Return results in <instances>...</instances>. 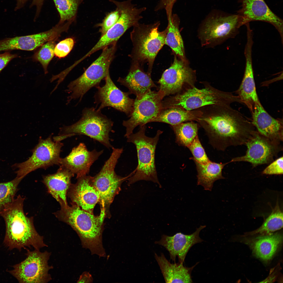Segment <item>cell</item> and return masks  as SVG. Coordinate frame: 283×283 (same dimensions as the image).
<instances>
[{
	"label": "cell",
	"instance_id": "cell-22",
	"mask_svg": "<svg viewBox=\"0 0 283 283\" xmlns=\"http://www.w3.org/2000/svg\"><path fill=\"white\" fill-rule=\"evenodd\" d=\"M244 53L246 59L245 71L237 93L242 104L246 105L252 113L255 104L259 100L257 94L254 78L252 49L249 47L245 48Z\"/></svg>",
	"mask_w": 283,
	"mask_h": 283
},
{
	"label": "cell",
	"instance_id": "cell-18",
	"mask_svg": "<svg viewBox=\"0 0 283 283\" xmlns=\"http://www.w3.org/2000/svg\"><path fill=\"white\" fill-rule=\"evenodd\" d=\"M77 179L76 183L71 184L67 196L71 204L93 214L94 208L99 201L100 195L94 184L93 177L85 175Z\"/></svg>",
	"mask_w": 283,
	"mask_h": 283
},
{
	"label": "cell",
	"instance_id": "cell-42",
	"mask_svg": "<svg viewBox=\"0 0 283 283\" xmlns=\"http://www.w3.org/2000/svg\"><path fill=\"white\" fill-rule=\"evenodd\" d=\"M45 0H32L30 7L35 6L36 7V11L34 19L36 20L39 16Z\"/></svg>",
	"mask_w": 283,
	"mask_h": 283
},
{
	"label": "cell",
	"instance_id": "cell-44",
	"mask_svg": "<svg viewBox=\"0 0 283 283\" xmlns=\"http://www.w3.org/2000/svg\"><path fill=\"white\" fill-rule=\"evenodd\" d=\"M28 0H17V6L16 9H17L22 7L28 1Z\"/></svg>",
	"mask_w": 283,
	"mask_h": 283
},
{
	"label": "cell",
	"instance_id": "cell-3",
	"mask_svg": "<svg viewBox=\"0 0 283 283\" xmlns=\"http://www.w3.org/2000/svg\"><path fill=\"white\" fill-rule=\"evenodd\" d=\"M60 205V209L53 214L56 217L76 231L83 247L89 249L92 254L105 257L102 242L104 211L101 210L99 216H95L74 204Z\"/></svg>",
	"mask_w": 283,
	"mask_h": 283
},
{
	"label": "cell",
	"instance_id": "cell-26",
	"mask_svg": "<svg viewBox=\"0 0 283 283\" xmlns=\"http://www.w3.org/2000/svg\"><path fill=\"white\" fill-rule=\"evenodd\" d=\"M133 22L127 15H121L116 23L104 35L88 52L91 55L110 45L116 43L117 41L129 28L133 26Z\"/></svg>",
	"mask_w": 283,
	"mask_h": 283
},
{
	"label": "cell",
	"instance_id": "cell-7",
	"mask_svg": "<svg viewBox=\"0 0 283 283\" xmlns=\"http://www.w3.org/2000/svg\"><path fill=\"white\" fill-rule=\"evenodd\" d=\"M116 49V43L106 47L102 49L99 57L79 77L68 85L66 92L69 94L66 104L71 101L79 99V102L91 89L99 86L109 73L110 65L113 60Z\"/></svg>",
	"mask_w": 283,
	"mask_h": 283
},
{
	"label": "cell",
	"instance_id": "cell-20",
	"mask_svg": "<svg viewBox=\"0 0 283 283\" xmlns=\"http://www.w3.org/2000/svg\"><path fill=\"white\" fill-rule=\"evenodd\" d=\"M205 227V225L200 226L195 232L190 235L179 232L172 236L163 235L161 240L155 242V243L165 247L169 253L170 259L174 262L177 256L178 262L183 263L191 247L195 244L203 241L200 237L199 234Z\"/></svg>",
	"mask_w": 283,
	"mask_h": 283
},
{
	"label": "cell",
	"instance_id": "cell-24",
	"mask_svg": "<svg viewBox=\"0 0 283 283\" xmlns=\"http://www.w3.org/2000/svg\"><path fill=\"white\" fill-rule=\"evenodd\" d=\"M117 81L128 88L130 94L135 95L138 99L152 88H157L151 78L150 72L146 73L139 67H132L127 76L119 78Z\"/></svg>",
	"mask_w": 283,
	"mask_h": 283
},
{
	"label": "cell",
	"instance_id": "cell-10",
	"mask_svg": "<svg viewBox=\"0 0 283 283\" xmlns=\"http://www.w3.org/2000/svg\"><path fill=\"white\" fill-rule=\"evenodd\" d=\"M112 153L99 172L93 177L94 184L100 195L101 210L105 216H109V208L115 196L119 193L122 183L133 174L123 177L117 175L115 169L118 160L123 152L122 148L113 147Z\"/></svg>",
	"mask_w": 283,
	"mask_h": 283
},
{
	"label": "cell",
	"instance_id": "cell-4",
	"mask_svg": "<svg viewBox=\"0 0 283 283\" xmlns=\"http://www.w3.org/2000/svg\"><path fill=\"white\" fill-rule=\"evenodd\" d=\"M201 83L204 86L202 89L195 86L162 101V108L177 107L191 111L210 105L241 103L238 96L217 89L208 82Z\"/></svg>",
	"mask_w": 283,
	"mask_h": 283
},
{
	"label": "cell",
	"instance_id": "cell-15",
	"mask_svg": "<svg viewBox=\"0 0 283 283\" xmlns=\"http://www.w3.org/2000/svg\"><path fill=\"white\" fill-rule=\"evenodd\" d=\"M247 149L245 154L233 158L230 161L249 162L253 167L268 164L282 150L280 144L275 143L255 130L246 142Z\"/></svg>",
	"mask_w": 283,
	"mask_h": 283
},
{
	"label": "cell",
	"instance_id": "cell-17",
	"mask_svg": "<svg viewBox=\"0 0 283 283\" xmlns=\"http://www.w3.org/2000/svg\"><path fill=\"white\" fill-rule=\"evenodd\" d=\"M241 8L237 14L242 18L244 25L254 21L269 23L278 31L283 42V20L270 10L264 0H241Z\"/></svg>",
	"mask_w": 283,
	"mask_h": 283
},
{
	"label": "cell",
	"instance_id": "cell-39",
	"mask_svg": "<svg viewBox=\"0 0 283 283\" xmlns=\"http://www.w3.org/2000/svg\"><path fill=\"white\" fill-rule=\"evenodd\" d=\"M263 174L266 175H282L283 173V157L282 156L270 163L263 171Z\"/></svg>",
	"mask_w": 283,
	"mask_h": 283
},
{
	"label": "cell",
	"instance_id": "cell-38",
	"mask_svg": "<svg viewBox=\"0 0 283 283\" xmlns=\"http://www.w3.org/2000/svg\"><path fill=\"white\" fill-rule=\"evenodd\" d=\"M74 42L72 38H66L60 41L55 46V55L60 58L65 57L72 50Z\"/></svg>",
	"mask_w": 283,
	"mask_h": 283
},
{
	"label": "cell",
	"instance_id": "cell-21",
	"mask_svg": "<svg viewBox=\"0 0 283 283\" xmlns=\"http://www.w3.org/2000/svg\"><path fill=\"white\" fill-rule=\"evenodd\" d=\"M252 123L260 134L271 141L280 144L283 139L282 120L271 116L260 101L254 104Z\"/></svg>",
	"mask_w": 283,
	"mask_h": 283
},
{
	"label": "cell",
	"instance_id": "cell-41",
	"mask_svg": "<svg viewBox=\"0 0 283 283\" xmlns=\"http://www.w3.org/2000/svg\"><path fill=\"white\" fill-rule=\"evenodd\" d=\"M18 57L17 54H12L8 51L0 54V72L12 59Z\"/></svg>",
	"mask_w": 283,
	"mask_h": 283
},
{
	"label": "cell",
	"instance_id": "cell-43",
	"mask_svg": "<svg viewBox=\"0 0 283 283\" xmlns=\"http://www.w3.org/2000/svg\"><path fill=\"white\" fill-rule=\"evenodd\" d=\"M91 275L88 272H84L80 276L78 280V283H90L92 282Z\"/></svg>",
	"mask_w": 283,
	"mask_h": 283
},
{
	"label": "cell",
	"instance_id": "cell-23",
	"mask_svg": "<svg viewBox=\"0 0 283 283\" xmlns=\"http://www.w3.org/2000/svg\"><path fill=\"white\" fill-rule=\"evenodd\" d=\"M74 175L67 169L60 166L56 173L43 176L42 182L60 205L68 204L67 193L72 184L71 178Z\"/></svg>",
	"mask_w": 283,
	"mask_h": 283
},
{
	"label": "cell",
	"instance_id": "cell-5",
	"mask_svg": "<svg viewBox=\"0 0 283 283\" xmlns=\"http://www.w3.org/2000/svg\"><path fill=\"white\" fill-rule=\"evenodd\" d=\"M113 122L103 115L101 111L93 107L85 108L77 122L70 125L63 126L59 129L57 141H61L76 135H86L97 141L108 149L113 147L111 144L109 133L112 130Z\"/></svg>",
	"mask_w": 283,
	"mask_h": 283
},
{
	"label": "cell",
	"instance_id": "cell-28",
	"mask_svg": "<svg viewBox=\"0 0 283 283\" xmlns=\"http://www.w3.org/2000/svg\"><path fill=\"white\" fill-rule=\"evenodd\" d=\"M197 171V184L203 186L205 190L211 191L214 182L224 179L222 171L225 165L230 162L217 163L210 161L206 164H202L194 161Z\"/></svg>",
	"mask_w": 283,
	"mask_h": 283
},
{
	"label": "cell",
	"instance_id": "cell-19",
	"mask_svg": "<svg viewBox=\"0 0 283 283\" xmlns=\"http://www.w3.org/2000/svg\"><path fill=\"white\" fill-rule=\"evenodd\" d=\"M103 150H88L85 144L79 143L74 147L69 154L64 158H61L59 165L68 170L76 178L89 173L91 166L103 153Z\"/></svg>",
	"mask_w": 283,
	"mask_h": 283
},
{
	"label": "cell",
	"instance_id": "cell-6",
	"mask_svg": "<svg viewBox=\"0 0 283 283\" xmlns=\"http://www.w3.org/2000/svg\"><path fill=\"white\" fill-rule=\"evenodd\" d=\"M140 126L137 132L127 137V142L133 143L136 146L138 162L134 173L128 179L129 184L143 180L156 183L161 187L156 169L155 154L157 144L163 132L159 130L155 136L150 137L145 134V125Z\"/></svg>",
	"mask_w": 283,
	"mask_h": 283
},
{
	"label": "cell",
	"instance_id": "cell-27",
	"mask_svg": "<svg viewBox=\"0 0 283 283\" xmlns=\"http://www.w3.org/2000/svg\"><path fill=\"white\" fill-rule=\"evenodd\" d=\"M202 114L199 108L188 111L179 108H167L162 109L151 122L164 123L172 126L184 122L196 121Z\"/></svg>",
	"mask_w": 283,
	"mask_h": 283
},
{
	"label": "cell",
	"instance_id": "cell-37",
	"mask_svg": "<svg viewBox=\"0 0 283 283\" xmlns=\"http://www.w3.org/2000/svg\"><path fill=\"white\" fill-rule=\"evenodd\" d=\"M120 15L119 9L116 7L115 10L107 13L102 22L97 25L100 27L101 36L111 28L117 22Z\"/></svg>",
	"mask_w": 283,
	"mask_h": 283
},
{
	"label": "cell",
	"instance_id": "cell-16",
	"mask_svg": "<svg viewBox=\"0 0 283 283\" xmlns=\"http://www.w3.org/2000/svg\"><path fill=\"white\" fill-rule=\"evenodd\" d=\"M103 86L96 87L97 91L94 97L95 103L99 105L97 109L101 111L106 107H111L125 113L129 117L133 108L134 100L130 98L128 92L121 90L115 84L111 78L109 73L105 79Z\"/></svg>",
	"mask_w": 283,
	"mask_h": 283
},
{
	"label": "cell",
	"instance_id": "cell-34",
	"mask_svg": "<svg viewBox=\"0 0 283 283\" xmlns=\"http://www.w3.org/2000/svg\"><path fill=\"white\" fill-rule=\"evenodd\" d=\"M21 180L16 177L10 181L0 183V213L14 200Z\"/></svg>",
	"mask_w": 283,
	"mask_h": 283
},
{
	"label": "cell",
	"instance_id": "cell-2",
	"mask_svg": "<svg viewBox=\"0 0 283 283\" xmlns=\"http://www.w3.org/2000/svg\"><path fill=\"white\" fill-rule=\"evenodd\" d=\"M25 198L20 195L0 213L5 223L6 232L4 243L9 249L21 250L26 247L40 250L47 245L43 237L36 231L33 217L25 214L23 204Z\"/></svg>",
	"mask_w": 283,
	"mask_h": 283
},
{
	"label": "cell",
	"instance_id": "cell-30",
	"mask_svg": "<svg viewBox=\"0 0 283 283\" xmlns=\"http://www.w3.org/2000/svg\"><path fill=\"white\" fill-rule=\"evenodd\" d=\"M167 32L165 44L170 47L178 58L188 62L185 55L183 42L179 30L180 20L176 14L167 18Z\"/></svg>",
	"mask_w": 283,
	"mask_h": 283
},
{
	"label": "cell",
	"instance_id": "cell-8",
	"mask_svg": "<svg viewBox=\"0 0 283 283\" xmlns=\"http://www.w3.org/2000/svg\"><path fill=\"white\" fill-rule=\"evenodd\" d=\"M244 25L239 15L215 13L209 15L201 24L198 36L202 46L214 47L234 38Z\"/></svg>",
	"mask_w": 283,
	"mask_h": 283
},
{
	"label": "cell",
	"instance_id": "cell-11",
	"mask_svg": "<svg viewBox=\"0 0 283 283\" xmlns=\"http://www.w3.org/2000/svg\"><path fill=\"white\" fill-rule=\"evenodd\" d=\"M26 257L14 265L9 272L21 283H46L52 279L49 270L53 266L48 264L51 253L47 251L26 249Z\"/></svg>",
	"mask_w": 283,
	"mask_h": 283
},
{
	"label": "cell",
	"instance_id": "cell-32",
	"mask_svg": "<svg viewBox=\"0 0 283 283\" xmlns=\"http://www.w3.org/2000/svg\"><path fill=\"white\" fill-rule=\"evenodd\" d=\"M283 227V213L277 201L271 214L262 225L256 230L248 233V235L259 234L262 235L272 233Z\"/></svg>",
	"mask_w": 283,
	"mask_h": 283
},
{
	"label": "cell",
	"instance_id": "cell-35",
	"mask_svg": "<svg viewBox=\"0 0 283 283\" xmlns=\"http://www.w3.org/2000/svg\"><path fill=\"white\" fill-rule=\"evenodd\" d=\"M55 40H51L43 44L33 57L34 59L41 64L45 74L48 73V65L55 55Z\"/></svg>",
	"mask_w": 283,
	"mask_h": 283
},
{
	"label": "cell",
	"instance_id": "cell-33",
	"mask_svg": "<svg viewBox=\"0 0 283 283\" xmlns=\"http://www.w3.org/2000/svg\"><path fill=\"white\" fill-rule=\"evenodd\" d=\"M60 16L59 24L72 23L76 19L78 9L84 0H53Z\"/></svg>",
	"mask_w": 283,
	"mask_h": 283
},
{
	"label": "cell",
	"instance_id": "cell-13",
	"mask_svg": "<svg viewBox=\"0 0 283 283\" xmlns=\"http://www.w3.org/2000/svg\"><path fill=\"white\" fill-rule=\"evenodd\" d=\"M175 57L171 66L163 73L158 81V91L162 97L176 94L195 86L197 81L195 71L185 62Z\"/></svg>",
	"mask_w": 283,
	"mask_h": 283
},
{
	"label": "cell",
	"instance_id": "cell-9",
	"mask_svg": "<svg viewBox=\"0 0 283 283\" xmlns=\"http://www.w3.org/2000/svg\"><path fill=\"white\" fill-rule=\"evenodd\" d=\"M159 21L149 24L138 23L133 26L130 37L133 46L132 57L137 61L148 62L151 66L165 44L166 28L160 31Z\"/></svg>",
	"mask_w": 283,
	"mask_h": 283
},
{
	"label": "cell",
	"instance_id": "cell-29",
	"mask_svg": "<svg viewBox=\"0 0 283 283\" xmlns=\"http://www.w3.org/2000/svg\"><path fill=\"white\" fill-rule=\"evenodd\" d=\"M282 240V236L280 234L272 233L257 237L251 246L257 257L267 261L272 258Z\"/></svg>",
	"mask_w": 283,
	"mask_h": 283
},
{
	"label": "cell",
	"instance_id": "cell-12",
	"mask_svg": "<svg viewBox=\"0 0 283 283\" xmlns=\"http://www.w3.org/2000/svg\"><path fill=\"white\" fill-rule=\"evenodd\" d=\"M63 144L53 140L51 135L43 139L40 138L38 144L32 150V154L27 160L16 164L17 177L22 179L30 172L38 169H46L55 165H59L60 154Z\"/></svg>",
	"mask_w": 283,
	"mask_h": 283
},
{
	"label": "cell",
	"instance_id": "cell-31",
	"mask_svg": "<svg viewBox=\"0 0 283 283\" xmlns=\"http://www.w3.org/2000/svg\"><path fill=\"white\" fill-rule=\"evenodd\" d=\"M171 126L175 135L176 143L187 147L197 135L199 124L191 121Z\"/></svg>",
	"mask_w": 283,
	"mask_h": 283
},
{
	"label": "cell",
	"instance_id": "cell-36",
	"mask_svg": "<svg viewBox=\"0 0 283 283\" xmlns=\"http://www.w3.org/2000/svg\"><path fill=\"white\" fill-rule=\"evenodd\" d=\"M187 147L193 155L194 161L202 164H206L210 161L206 154L198 135Z\"/></svg>",
	"mask_w": 283,
	"mask_h": 283
},
{
	"label": "cell",
	"instance_id": "cell-14",
	"mask_svg": "<svg viewBox=\"0 0 283 283\" xmlns=\"http://www.w3.org/2000/svg\"><path fill=\"white\" fill-rule=\"evenodd\" d=\"M163 99L158 91L151 90L140 98H136L130 118L123 121L122 123L126 128L124 136L127 138L132 133L138 126L151 122L162 109Z\"/></svg>",
	"mask_w": 283,
	"mask_h": 283
},
{
	"label": "cell",
	"instance_id": "cell-40",
	"mask_svg": "<svg viewBox=\"0 0 283 283\" xmlns=\"http://www.w3.org/2000/svg\"><path fill=\"white\" fill-rule=\"evenodd\" d=\"M177 0H160L155 7L154 10L158 11L165 9L167 18L171 17L173 6Z\"/></svg>",
	"mask_w": 283,
	"mask_h": 283
},
{
	"label": "cell",
	"instance_id": "cell-1",
	"mask_svg": "<svg viewBox=\"0 0 283 283\" xmlns=\"http://www.w3.org/2000/svg\"><path fill=\"white\" fill-rule=\"evenodd\" d=\"M230 105L199 108L202 114L196 121L205 130L211 145L220 150L245 145L255 130L251 122Z\"/></svg>",
	"mask_w": 283,
	"mask_h": 283
},
{
	"label": "cell",
	"instance_id": "cell-25",
	"mask_svg": "<svg viewBox=\"0 0 283 283\" xmlns=\"http://www.w3.org/2000/svg\"><path fill=\"white\" fill-rule=\"evenodd\" d=\"M155 258L166 283H192L191 272L199 262L191 267L183 265V263H171L161 253L160 256L155 254Z\"/></svg>",
	"mask_w": 283,
	"mask_h": 283
}]
</instances>
